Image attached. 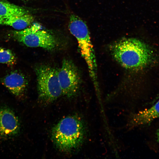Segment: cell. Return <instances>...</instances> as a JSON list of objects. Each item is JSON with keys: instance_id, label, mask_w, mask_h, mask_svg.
Returning a JSON list of instances; mask_svg holds the SVG:
<instances>
[{"instance_id": "6da1fadb", "label": "cell", "mask_w": 159, "mask_h": 159, "mask_svg": "<svg viewBox=\"0 0 159 159\" xmlns=\"http://www.w3.org/2000/svg\"><path fill=\"white\" fill-rule=\"evenodd\" d=\"M111 53L115 60L124 67L139 70L155 60L153 51L146 43L135 38L121 39L111 46Z\"/></svg>"}, {"instance_id": "7a4b0ae2", "label": "cell", "mask_w": 159, "mask_h": 159, "mask_svg": "<svg viewBox=\"0 0 159 159\" xmlns=\"http://www.w3.org/2000/svg\"><path fill=\"white\" fill-rule=\"evenodd\" d=\"M87 133V127L82 119L69 116L62 119L54 127L51 138L58 150L67 153L79 148L84 143Z\"/></svg>"}, {"instance_id": "3957f363", "label": "cell", "mask_w": 159, "mask_h": 159, "mask_svg": "<svg viewBox=\"0 0 159 159\" xmlns=\"http://www.w3.org/2000/svg\"><path fill=\"white\" fill-rule=\"evenodd\" d=\"M69 28L76 39L80 52L87 65L90 77L94 83L97 82V64L89 32L86 23L74 14L70 16Z\"/></svg>"}, {"instance_id": "277c9868", "label": "cell", "mask_w": 159, "mask_h": 159, "mask_svg": "<svg viewBox=\"0 0 159 159\" xmlns=\"http://www.w3.org/2000/svg\"><path fill=\"white\" fill-rule=\"evenodd\" d=\"M39 99L46 104L51 103L62 95L57 71L49 66L40 65L35 68Z\"/></svg>"}, {"instance_id": "5b68a950", "label": "cell", "mask_w": 159, "mask_h": 159, "mask_svg": "<svg viewBox=\"0 0 159 159\" xmlns=\"http://www.w3.org/2000/svg\"><path fill=\"white\" fill-rule=\"evenodd\" d=\"M10 34L14 39L29 47H39L51 50L57 44L55 37L48 32L42 29L41 26L38 24H34L22 30L12 31Z\"/></svg>"}, {"instance_id": "8992f818", "label": "cell", "mask_w": 159, "mask_h": 159, "mask_svg": "<svg viewBox=\"0 0 159 159\" xmlns=\"http://www.w3.org/2000/svg\"><path fill=\"white\" fill-rule=\"evenodd\" d=\"M57 74L62 95L68 98L75 96L79 89L80 78L74 63L68 59H64Z\"/></svg>"}, {"instance_id": "52a82bcc", "label": "cell", "mask_w": 159, "mask_h": 159, "mask_svg": "<svg viewBox=\"0 0 159 159\" xmlns=\"http://www.w3.org/2000/svg\"><path fill=\"white\" fill-rule=\"evenodd\" d=\"M20 130L18 118L14 112L7 107L0 108V139L13 137Z\"/></svg>"}, {"instance_id": "ba28073f", "label": "cell", "mask_w": 159, "mask_h": 159, "mask_svg": "<svg viewBox=\"0 0 159 159\" xmlns=\"http://www.w3.org/2000/svg\"><path fill=\"white\" fill-rule=\"evenodd\" d=\"M2 83L15 96L20 97L26 90L27 81L21 72L14 70L5 75L1 80Z\"/></svg>"}, {"instance_id": "9c48e42d", "label": "cell", "mask_w": 159, "mask_h": 159, "mask_svg": "<svg viewBox=\"0 0 159 159\" xmlns=\"http://www.w3.org/2000/svg\"><path fill=\"white\" fill-rule=\"evenodd\" d=\"M159 118V100L150 107L141 111L130 117L129 124L132 127L148 125Z\"/></svg>"}, {"instance_id": "30bf717a", "label": "cell", "mask_w": 159, "mask_h": 159, "mask_svg": "<svg viewBox=\"0 0 159 159\" xmlns=\"http://www.w3.org/2000/svg\"><path fill=\"white\" fill-rule=\"evenodd\" d=\"M34 20V17L29 14L21 16H0V25L9 26L16 29L21 30L31 25Z\"/></svg>"}, {"instance_id": "8fae6325", "label": "cell", "mask_w": 159, "mask_h": 159, "mask_svg": "<svg viewBox=\"0 0 159 159\" xmlns=\"http://www.w3.org/2000/svg\"><path fill=\"white\" fill-rule=\"evenodd\" d=\"M28 13V11L24 7L10 3L6 0H0L1 16H21Z\"/></svg>"}, {"instance_id": "7c38bea8", "label": "cell", "mask_w": 159, "mask_h": 159, "mask_svg": "<svg viewBox=\"0 0 159 159\" xmlns=\"http://www.w3.org/2000/svg\"><path fill=\"white\" fill-rule=\"evenodd\" d=\"M17 58L11 50L0 47V63L12 66L16 64Z\"/></svg>"}, {"instance_id": "4fadbf2b", "label": "cell", "mask_w": 159, "mask_h": 159, "mask_svg": "<svg viewBox=\"0 0 159 159\" xmlns=\"http://www.w3.org/2000/svg\"><path fill=\"white\" fill-rule=\"evenodd\" d=\"M156 137L157 141L159 143V128L158 129L156 132Z\"/></svg>"}, {"instance_id": "5bb4252c", "label": "cell", "mask_w": 159, "mask_h": 159, "mask_svg": "<svg viewBox=\"0 0 159 159\" xmlns=\"http://www.w3.org/2000/svg\"><path fill=\"white\" fill-rule=\"evenodd\" d=\"M159 99V93L157 95L155 98L151 102L152 104L154 103L157 100Z\"/></svg>"}, {"instance_id": "9a60e30c", "label": "cell", "mask_w": 159, "mask_h": 159, "mask_svg": "<svg viewBox=\"0 0 159 159\" xmlns=\"http://www.w3.org/2000/svg\"></svg>"}]
</instances>
